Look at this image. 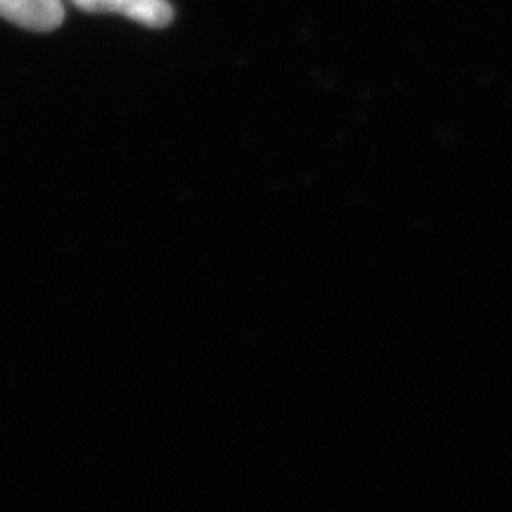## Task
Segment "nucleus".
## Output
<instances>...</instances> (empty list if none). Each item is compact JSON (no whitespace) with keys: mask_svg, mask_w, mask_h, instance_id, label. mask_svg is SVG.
Segmentation results:
<instances>
[{"mask_svg":"<svg viewBox=\"0 0 512 512\" xmlns=\"http://www.w3.org/2000/svg\"><path fill=\"white\" fill-rule=\"evenodd\" d=\"M86 12H117L145 27H166L174 19V10L166 0H72Z\"/></svg>","mask_w":512,"mask_h":512,"instance_id":"nucleus-1","label":"nucleus"},{"mask_svg":"<svg viewBox=\"0 0 512 512\" xmlns=\"http://www.w3.org/2000/svg\"><path fill=\"white\" fill-rule=\"evenodd\" d=\"M0 17L29 31H53L62 24V0H0Z\"/></svg>","mask_w":512,"mask_h":512,"instance_id":"nucleus-2","label":"nucleus"}]
</instances>
